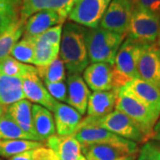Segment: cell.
Wrapping results in <instances>:
<instances>
[{
    "label": "cell",
    "mask_w": 160,
    "mask_h": 160,
    "mask_svg": "<svg viewBox=\"0 0 160 160\" xmlns=\"http://www.w3.org/2000/svg\"><path fill=\"white\" fill-rule=\"evenodd\" d=\"M23 99L22 80L0 73V103L8 107Z\"/></svg>",
    "instance_id": "obj_24"
},
{
    "label": "cell",
    "mask_w": 160,
    "mask_h": 160,
    "mask_svg": "<svg viewBox=\"0 0 160 160\" xmlns=\"http://www.w3.org/2000/svg\"><path fill=\"white\" fill-rule=\"evenodd\" d=\"M22 0H0V35L21 19Z\"/></svg>",
    "instance_id": "obj_25"
},
{
    "label": "cell",
    "mask_w": 160,
    "mask_h": 160,
    "mask_svg": "<svg viewBox=\"0 0 160 160\" xmlns=\"http://www.w3.org/2000/svg\"><path fill=\"white\" fill-rule=\"evenodd\" d=\"M123 87L160 117V90L158 87L141 78L132 80Z\"/></svg>",
    "instance_id": "obj_17"
},
{
    "label": "cell",
    "mask_w": 160,
    "mask_h": 160,
    "mask_svg": "<svg viewBox=\"0 0 160 160\" xmlns=\"http://www.w3.org/2000/svg\"><path fill=\"white\" fill-rule=\"evenodd\" d=\"M150 139L155 141V142H160V117L158 119V121H157L154 128H153V132H152V134H151Z\"/></svg>",
    "instance_id": "obj_36"
},
{
    "label": "cell",
    "mask_w": 160,
    "mask_h": 160,
    "mask_svg": "<svg viewBox=\"0 0 160 160\" xmlns=\"http://www.w3.org/2000/svg\"><path fill=\"white\" fill-rule=\"evenodd\" d=\"M144 46L127 38L122 43L115 58L116 89L118 90L132 80L140 78L138 74V63Z\"/></svg>",
    "instance_id": "obj_4"
},
{
    "label": "cell",
    "mask_w": 160,
    "mask_h": 160,
    "mask_svg": "<svg viewBox=\"0 0 160 160\" xmlns=\"http://www.w3.org/2000/svg\"><path fill=\"white\" fill-rule=\"evenodd\" d=\"M32 150L33 149L25 151V152H22V153H20V154L16 155V156H13L8 160H33Z\"/></svg>",
    "instance_id": "obj_35"
},
{
    "label": "cell",
    "mask_w": 160,
    "mask_h": 160,
    "mask_svg": "<svg viewBox=\"0 0 160 160\" xmlns=\"http://www.w3.org/2000/svg\"><path fill=\"white\" fill-rule=\"evenodd\" d=\"M85 35L86 28L77 23L63 25L59 54L69 75L81 74L89 64Z\"/></svg>",
    "instance_id": "obj_1"
},
{
    "label": "cell",
    "mask_w": 160,
    "mask_h": 160,
    "mask_svg": "<svg viewBox=\"0 0 160 160\" xmlns=\"http://www.w3.org/2000/svg\"><path fill=\"white\" fill-rule=\"evenodd\" d=\"M96 126L106 129L120 137L127 139L136 143H146L149 139L137 124L118 110H113L101 118L93 119L86 117L82 119L79 127ZM78 127V128H79Z\"/></svg>",
    "instance_id": "obj_3"
},
{
    "label": "cell",
    "mask_w": 160,
    "mask_h": 160,
    "mask_svg": "<svg viewBox=\"0 0 160 160\" xmlns=\"http://www.w3.org/2000/svg\"><path fill=\"white\" fill-rule=\"evenodd\" d=\"M21 19L26 22L32 14L40 11H54L66 20L69 17L76 0H22Z\"/></svg>",
    "instance_id": "obj_13"
},
{
    "label": "cell",
    "mask_w": 160,
    "mask_h": 160,
    "mask_svg": "<svg viewBox=\"0 0 160 160\" xmlns=\"http://www.w3.org/2000/svg\"><path fill=\"white\" fill-rule=\"evenodd\" d=\"M156 144H157V145H158V148H159V149H160V142H158V143H156Z\"/></svg>",
    "instance_id": "obj_41"
},
{
    "label": "cell",
    "mask_w": 160,
    "mask_h": 160,
    "mask_svg": "<svg viewBox=\"0 0 160 160\" xmlns=\"http://www.w3.org/2000/svg\"><path fill=\"white\" fill-rule=\"evenodd\" d=\"M118 90L96 91L91 93L86 109L87 118L97 119L112 112L116 108Z\"/></svg>",
    "instance_id": "obj_20"
},
{
    "label": "cell",
    "mask_w": 160,
    "mask_h": 160,
    "mask_svg": "<svg viewBox=\"0 0 160 160\" xmlns=\"http://www.w3.org/2000/svg\"><path fill=\"white\" fill-rule=\"evenodd\" d=\"M67 94L69 106L85 115L91 92L80 74L69 75L67 79Z\"/></svg>",
    "instance_id": "obj_19"
},
{
    "label": "cell",
    "mask_w": 160,
    "mask_h": 160,
    "mask_svg": "<svg viewBox=\"0 0 160 160\" xmlns=\"http://www.w3.org/2000/svg\"><path fill=\"white\" fill-rule=\"evenodd\" d=\"M160 30V16L133 6L126 38L143 46L156 45Z\"/></svg>",
    "instance_id": "obj_6"
},
{
    "label": "cell",
    "mask_w": 160,
    "mask_h": 160,
    "mask_svg": "<svg viewBox=\"0 0 160 160\" xmlns=\"http://www.w3.org/2000/svg\"><path fill=\"white\" fill-rule=\"evenodd\" d=\"M156 45L158 46V47H160V30H159V34H158V40H157Z\"/></svg>",
    "instance_id": "obj_39"
},
{
    "label": "cell",
    "mask_w": 160,
    "mask_h": 160,
    "mask_svg": "<svg viewBox=\"0 0 160 160\" xmlns=\"http://www.w3.org/2000/svg\"><path fill=\"white\" fill-rule=\"evenodd\" d=\"M83 78L93 92L118 90L115 86L114 65L112 64L92 63L84 70Z\"/></svg>",
    "instance_id": "obj_11"
},
{
    "label": "cell",
    "mask_w": 160,
    "mask_h": 160,
    "mask_svg": "<svg viewBox=\"0 0 160 160\" xmlns=\"http://www.w3.org/2000/svg\"><path fill=\"white\" fill-rule=\"evenodd\" d=\"M38 69L32 65L21 62L11 55L0 60V73L22 79L29 75L37 73Z\"/></svg>",
    "instance_id": "obj_27"
},
{
    "label": "cell",
    "mask_w": 160,
    "mask_h": 160,
    "mask_svg": "<svg viewBox=\"0 0 160 160\" xmlns=\"http://www.w3.org/2000/svg\"><path fill=\"white\" fill-rule=\"evenodd\" d=\"M32 118L35 131L42 142L55 134L54 118L50 110L38 104H33Z\"/></svg>",
    "instance_id": "obj_23"
},
{
    "label": "cell",
    "mask_w": 160,
    "mask_h": 160,
    "mask_svg": "<svg viewBox=\"0 0 160 160\" xmlns=\"http://www.w3.org/2000/svg\"><path fill=\"white\" fill-rule=\"evenodd\" d=\"M83 155L87 160H125L128 157L139 153L138 143L130 145L91 144L81 146Z\"/></svg>",
    "instance_id": "obj_10"
},
{
    "label": "cell",
    "mask_w": 160,
    "mask_h": 160,
    "mask_svg": "<svg viewBox=\"0 0 160 160\" xmlns=\"http://www.w3.org/2000/svg\"><path fill=\"white\" fill-rule=\"evenodd\" d=\"M52 112L58 135L70 136L78 129L82 122V115L71 106L56 102Z\"/></svg>",
    "instance_id": "obj_16"
},
{
    "label": "cell",
    "mask_w": 160,
    "mask_h": 160,
    "mask_svg": "<svg viewBox=\"0 0 160 160\" xmlns=\"http://www.w3.org/2000/svg\"><path fill=\"white\" fill-rule=\"evenodd\" d=\"M6 108H7V107L4 106V105H2V104L0 103V118H1V117H2L3 115L6 114Z\"/></svg>",
    "instance_id": "obj_37"
},
{
    "label": "cell",
    "mask_w": 160,
    "mask_h": 160,
    "mask_svg": "<svg viewBox=\"0 0 160 160\" xmlns=\"http://www.w3.org/2000/svg\"><path fill=\"white\" fill-rule=\"evenodd\" d=\"M42 142L30 140H0V157L10 158L13 156L43 146Z\"/></svg>",
    "instance_id": "obj_26"
},
{
    "label": "cell",
    "mask_w": 160,
    "mask_h": 160,
    "mask_svg": "<svg viewBox=\"0 0 160 160\" xmlns=\"http://www.w3.org/2000/svg\"><path fill=\"white\" fill-rule=\"evenodd\" d=\"M135 160H160V149L156 143L147 142L140 149Z\"/></svg>",
    "instance_id": "obj_33"
},
{
    "label": "cell",
    "mask_w": 160,
    "mask_h": 160,
    "mask_svg": "<svg viewBox=\"0 0 160 160\" xmlns=\"http://www.w3.org/2000/svg\"><path fill=\"white\" fill-rule=\"evenodd\" d=\"M137 156H138V154L137 155H132V156L128 157V158H127L125 160H135L136 159V158H137Z\"/></svg>",
    "instance_id": "obj_38"
},
{
    "label": "cell",
    "mask_w": 160,
    "mask_h": 160,
    "mask_svg": "<svg viewBox=\"0 0 160 160\" xmlns=\"http://www.w3.org/2000/svg\"><path fill=\"white\" fill-rule=\"evenodd\" d=\"M48 92L55 101H61L62 102H68L67 86L65 82L57 83H44Z\"/></svg>",
    "instance_id": "obj_32"
},
{
    "label": "cell",
    "mask_w": 160,
    "mask_h": 160,
    "mask_svg": "<svg viewBox=\"0 0 160 160\" xmlns=\"http://www.w3.org/2000/svg\"><path fill=\"white\" fill-rule=\"evenodd\" d=\"M126 37L100 27L86 28L85 39L89 61L92 63L105 62L114 65L117 52Z\"/></svg>",
    "instance_id": "obj_2"
},
{
    "label": "cell",
    "mask_w": 160,
    "mask_h": 160,
    "mask_svg": "<svg viewBox=\"0 0 160 160\" xmlns=\"http://www.w3.org/2000/svg\"><path fill=\"white\" fill-rule=\"evenodd\" d=\"M0 160H2V159H1V158H0Z\"/></svg>",
    "instance_id": "obj_42"
},
{
    "label": "cell",
    "mask_w": 160,
    "mask_h": 160,
    "mask_svg": "<svg viewBox=\"0 0 160 160\" xmlns=\"http://www.w3.org/2000/svg\"><path fill=\"white\" fill-rule=\"evenodd\" d=\"M62 27V24H59L34 38L33 65L36 67L48 65L59 56Z\"/></svg>",
    "instance_id": "obj_8"
},
{
    "label": "cell",
    "mask_w": 160,
    "mask_h": 160,
    "mask_svg": "<svg viewBox=\"0 0 160 160\" xmlns=\"http://www.w3.org/2000/svg\"><path fill=\"white\" fill-rule=\"evenodd\" d=\"M46 147L53 150L59 160H78L81 156V145L73 136L54 134L46 141Z\"/></svg>",
    "instance_id": "obj_22"
},
{
    "label": "cell",
    "mask_w": 160,
    "mask_h": 160,
    "mask_svg": "<svg viewBox=\"0 0 160 160\" xmlns=\"http://www.w3.org/2000/svg\"><path fill=\"white\" fill-rule=\"evenodd\" d=\"M32 103L26 99L21 100L17 102L9 105L6 108V114L11 117V118L21 129L28 133L33 141L41 142L35 131L32 118Z\"/></svg>",
    "instance_id": "obj_21"
},
{
    "label": "cell",
    "mask_w": 160,
    "mask_h": 160,
    "mask_svg": "<svg viewBox=\"0 0 160 160\" xmlns=\"http://www.w3.org/2000/svg\"><path fill=\"white\" fill-rule=\"evenodd\" d=\"M10 55L21 62L33 64L35 56L34 38L22 36L12 49Z\"/></svg>",
    "instance_id": "obj_30"
},
{
    "label": "cell",
    "mask_w": 160,
    "mask_h": 160,
    "mask_svg": "<svg viewBox=\"0 0 160 160\" xmlns=\"http://www.w3.org/2000/svg\"><path fill=\"white\" fill-rule=\"evenodd\" d=\"M30 140L32 138L28 133L23 132L21 127L12 119L11 117L6 114L0 118V140Z\"/></svg>",
    "instance_id": "obj_31"
},
{
    "label": "cell",
    "mask_w": 160,
    "mask_h": 160,
    "mask_svg": "<svg viewBox=\"0 0 160 160\" xmlns=\"http://www.w3.org/2000/svg\"><path fill=\"white\" fill-rule=\"evenodd\" d=\"M78 160H87V159H86V157H85L84 155H81V156H80L79 159H78Z\"/></svg>",
    "instance_id": "obj_40"
},
{
    "label": "cell",
    "mask_w": 160,
    "mask_h": 160,
    "mask_svg": "<svg viewBox=\"0 0 160 160\" xmlns=\"http://www.w3.org/2000/svg\"><path fill=\"white\" fill-rule=\"evenodd\" d=\"M65 20L58 12L50 10L40 11L27 19L24 26V37L37 38L52 27L63 24Z\"/></svg>",
    "instance_id": "obj_18"
},
{
    "label": "cell",
    "mask_w": 160,
    "mask_h": 160,
    "mask_svg": "<svg viewBox=\"0 0 160 160\" xmlns=\"http://www.w3.org/2000/svg\"><path fill=\"white\" fill-rule=\"evenodd\" d=\"M133 10L132 0H112L99 27L126 36Z\"/></svg>",
    "instance_id": "obj_9"
},
{
    "label": "cell",
    "mask_w": 160,
    "mask_h": 160,
    "mask_svg": "<svg viewBox=\"0 0 160 160\" xmlns=\"http://www.w3.org/2000/svg\"><path fill=\"white\" fill-rule=\"evenodd\" d=\"M25 22L20 20L15 25L0 35V60L10 55L12 49L24 34Z\"/></svg>",
    "instance_id": "obj_28"
},
{
    "label": "cell",
    "mask_w": 160,
    "mask_h": 160,
    "mask_svg": "<svg viewBox=\"0 0 160 160\" xmlns=\"http://www.w3.org/2000/svg\"><path fill=\"white\" fill-rule=\"evenodd\" d=\"M22 91L24 97L29 102H35L50 111L53 110L57 101L52 97L45 84L37 73L29 75L22 78Z\"/></svg>",
    "instance_id": "obj_15"
},
{
    "label": "cell",
    "mask_w": 160,
    "mask_h": 160,
    "mask_svg": "<svg viewBox=\"0 0 160 160\" xmlns=\"http://www.w3.org/2000/svg\"><path fill=\"white\" fill-rule=\"evenodd\" d=\"M111 1L76 0L69 14V21L88 29L97 28Z\"/></svg>",
    "instance_id": "obj_7"
},
{
    "label": "cell",
    "mask_w": 160,
    "mask_h": 160,
    "mask_svg": "<svg viewBox=\"0 0 160 160\" xmlns=\"http://www.w3.org/2000/svg\"><path fill=\"white\" fill-rule=\"evenodd\" d=\"M36 68L38 77L44 83H57L66 80V69L60 56L48 65Z\"/></svg>",
    "instance_id": "obj_29"
},
{
    "label": "cell",
    "mask_w": 160,
    "mask_h": 160,
    "mask_svg": "<svg viewBox=\"0 0 160 160\" xmlns=\"http://www.w3.org/2000/svg\"><path fill=\"white\" fill-rule=\"evenodd\" d=\"M138 74L141 79L160 90V47L157 45L144 46L138 63Z\"/></svg>",
    "instance_id": "obj_12"
},
{
    "label": "cell",
    "mask_w": 160,
    "mask_h": 160,
    "mask_svg": "<svg viewBox=\"0 0 160 160\" xmlns=\"http://www.w3.org/2000/svg\"><path fill=\"white\" fill-rule=\"evenodd\" d=\"M81 146L91 144H117L130 145L134 142L122 138L106 129L96 126L79 127L73 135Z\"/></svg>",
    "instance_id": "obj_14"
},
{
    "label": "cell",
    "mask_w": 160,
    "mask_h": 160,
    "mask_svg": "<svg viewBox=\"0 0 160 160\" xmlns=\"http://www.w3.org/2000/svg\"><path fill=\"white\" fill-rule=\"evenodd\" d=\"M133 6L160 16V0H132Z\"/></svg>",
    "instance_id": "obj_34"
},
{
    "label": "cell",
    "mask_w": 160,
    "mask_h": 160,
    "mask_svg": "<svg viewBox=\"0 0 160 160\" xmlns=\"http://www.w3.org/2000/svg\"><path fill=\"white\" fill-rule=\"evenodd\" d=\"M115 109L133 120L141 127L148 139H150L153 128L159 117L126 91L124 87L118 90Z\"/></svg>",
    "instance_id": "obj_5"
}]
</instances>
